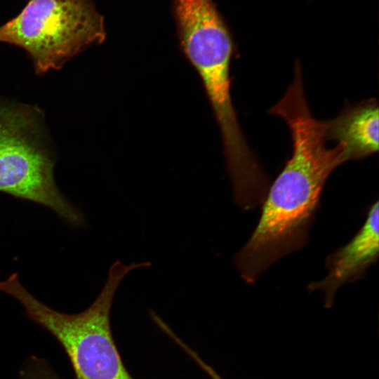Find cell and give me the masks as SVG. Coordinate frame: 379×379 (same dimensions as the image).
<instances>
[{
  "mask_svg": "<svg viewBox=\"0 0 379 379\" xmlns=\"http://www.w3.org/2000/svg\"><path fill=\"white\" fill-rule=\"evenodd\" d=\"M378 105L371 99L344 109L325 121L327 141L345 147L348 160L366 158L378 150Z\"/></svg>",
  "mask_w": 379,
  "mask_h": 379,
  "instance_id": "8992f818",
  "label": "cell"
},
{
  "mask_svg": "<svg viewBox=\"0 0 379 379\" xmlns=\"http://www.w3.org/2000/svg\"><path fill=\"white\" fill-rule=\"evenodd\" d=\"M270 112L287 124L293 149L270 185L254 231L234 257L241 277L249 284L281 258L306 245L326 182L335 168L348 161L343 145L327 146L325 121L312 116L301 78H293Z\"/></svg>",
  "mask_w": 379,
  "mask_h": 379,
  "instance_id": "6da1fadb",
  "label": "cell"
},
{
  "mask_svg": "<svg viewBox=\"0 0 379 379\" xmlns=\"http://www.w3.org/2000/svg\"><path fill=\"white\" fill-rule=\"evenodd\" d=\"M19 379H62L44 358L28 357L19 371Z\"/></svg>",
  "mask_w": 379,
  "mask_h": 379,
  "instance_id": "52a82bcc",
  "label": "cell"
},
{
  "mask_svg": "<svg viewBox=\"0 0 379 379\" xmlns=\"http://www.w3.org/2000/svg\"><path fill=\"white\" fill-rule=\"evenodd\" d=\"M378 201L368 209L364 225L344 246L330 254L326 260V276L310 283V292L324 294V305L330 308L338 290L343 285L363 278L367 270L375 264L379 252Z\"/></svg>",
  "mask_w": 379,
  "mask_h": 379,
  "instance_id": "5b68a950",
  "label": "cell"
},
{
  "mask_svg": "<svg viewBox=\"0 0 379 379\" xmlns=\"http://www.w3.org/2000/svg\"><path fill=\"white\" fill-rule=\"evenodd\" d=\"M131 271L129 265L115 262L96 299L78 314L56 311L27 290L18 294L17 300L25 314L49 332L63 348L74 379H134L124 365L110 324L115 293Z\"/></svg>",
  "mask_w": 379,
  "mask_h": 379,
  "instance_id": "7a4b0ae2",
  "label": "cell"
},
{
  "mask_svg": "<svg viewBox=\"0 0 379 379\" xmlns=\"http://www.w3.org/2000/svg\"><path fill=\"white\" fill-rule=\"evenodd\" d=\"M105 38L104 18L93 0H27L0 25V42L23 49L39 74L59 69Z\"/></svg>",
  "mask_w": 379,
  "mask_h": 379,
  "instance_id": "277c9868",
  "label": "cell"
},
{
  "mask_svg": "<svg viewBox=\"0 0 379 379\" xmlns=\"http://www.w3.org/2000/svg\"><path fill=\"white\" fill-rule=\"evenodd\" d=\"M47 138L36 107L0 100V192L44 205L81 226L83 215L56 185Z\"/></svg>",
  "mask_w": 379,
  "mask_h": 379,
  "instance_id": "3957f363",
  "label": "cell"
}]
</instances>
